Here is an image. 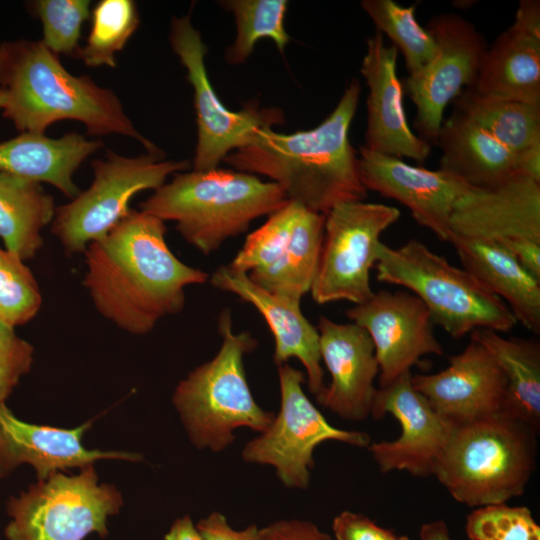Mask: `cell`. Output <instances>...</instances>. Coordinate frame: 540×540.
Instances as JSON below:
<instances>
[{"label": "cell", "instance_id": "obj_1", "mask_svg": "<svg viewBox=\"0 0 540 540\" xmlns=\"http://www.w3.org/2000/svg\"><path fill=\"white\" fill-rule=\"evenodd\" d=\"M165 235V222L130 210L84 252V285L93 304L131 334H147L163 318L181 312L186 288L208 280V273L173 254Z\"/></svg>", "mask_w": 540, "mask_h": 540}, {"label": "cell", "instance_id": "obj_2", "mask_svg": "<svg viewBox=\"0 0 540 540\" xmlns=\"http://www.w3.org/2000/svg\"><path fill=\"white\" fill-rule=\"evenodd\" d=\"M361 85L352 79L333 111L316 127L289 134L267 127L223 160L232 169L262 175L287 198L326 215L335 206L367 196L359 158L349 140Z\"/></svg>", "mask_w": 540, "mask_h": 540}, {"label": "cell", "instance_id": "obj_3", "mask_svg": "<svg viewBox=\"0 0 540 540\" xmlns=\"http://www.w3.org/2000/svg\"><path fill=\"white\" fill-rule=\"evenodd\" d=\"M3 47V117L21 133L45 134L57 121L76 120L89 134L128 136L148 153H163L135 128L112 90L87 75L69 73L41 40L4 42Z\"/></svg>", "mask_w": 540, "mask_h": 540}, {"label": "cell", "instance_id": "obj_4", "mask_svg": "<svg viewBox=\"0 0 540 540\" xmlns=\"http://www.w3.org/2000/svg\"><path fill=\"white\" fill-rule=\"evenodd\" d=\"M288 198L271 181L234 169L179 172L143 203L141 211L175 222L183 239L205 255L282 208Z\"/></svg>", "mask_w": 540, "mask_h": 540}, {"label": "cell", "instance_id": "obj_5", "mask_svg": "<svg viewBox=\"0 0 540 540\" xmlns=\"http://www.w3.org/2000/svg\"><path fill=\"white\" fill-rule=\"evenodd\" d=\"M533 427L510 413L455 423L434 476L469 507L521 496L537 459Z\"/></svg>", "mask_w": 540, "mask_h": 540}, {"label": "cell", "instance_id": "obj_6", "mask_svg": "<svg viewBox=\"0 0 540 540\" xmlns=\"http://www.w3.org/2000/svg\"><path fill=\"white\" fill-rule=\"evenodd\" d=\"M218 330L222 342L217 354L191 371L173 394L191 442L215 452L234 441L236 428L262 433L275 417L257 404L246 379L244 356L257 341L249 332H234L229 309L221 312Z\"/></svg>", "mask_w": 540, "mask_h": 540}, {"label": "cell", "instance_id": "obj_7", "mask_svg": "<svg viewBox=\"0 0 540 540\" xmlns=\"http://www.w3.org/2000/svg\"><path fill=\"white\" fill-rule=\"evenodd\" d=\"M375 266L378 281L408 289L426 306L434 325L454 338L479 328L508 332L517 324L508 306L476 277L419 240L398 248L381 242Z\"/></svg>", "mask_w": 540, "mask_h": 540}, {"label": "cell", "instance_id": "obj_8", "mask_svg": "<svg viewBox=\"0 0 540 540\" xmlns=\"http://www.w3.org/2000/svg\"><path fill=\"white\" fill-rule=\"evenodd\" d=\"M164 153L135 157L111 150L104 159L92 162L93 182L70 202L56 207L51 232L68 255L84 253L87 246L103 238L131 210L130 200L138 192L166 183L167 178L190 167L187 160H165Z\"/></svg>", "mask_w": 540, "mask_h": 540}, {"label": "cell", "instance_id": "obj_9", "mask_svg": "<svg viewBox=\"0 0 540 540\" xmlns=\"http://www.w3.org/2000/svg\"><path fill=\"white\" fill-rule=\"evenodd\" d=\"M122 504L114 486L98 483L93 465L73 476L54 472L10 497L5 535L8 540H84L93 532L105 537L108 517Z\"/></svg>", "mask_w": 540, "mask_h": 540}, {"label": "cell", "instance_id": "obj_10", "mask_svg": "<svg viewBox=\"0 0 540 540\" xmlns=\"http://www.w3.org/2000/svg\"><path fill=\"white\" fill-rule=\"evenodd\" d=\"M401 213L382 203H341L325 215L324 239L310 293L317 304L367 301L373 290L370 271L378 257L380 237Z\"/></svg>", "mask_w": 540, "mask_h": 540}, {"label": "cell", "instance_id": "obj_11", "mask_svg": "<svg viewBox=\"0 0 540 540\" xmlns=\"http://www.w3.org/2000/svg\"><path fill=\"white\" fill-rule=\"evenodd\" d=\"M169 42L193 88L197 124L193 170L217 168L229 153L249 144L257 130L285 122L279 108L260 107L254 100L239 111L223 105L208 77L207 45L193 26L190 14L172 18Z\"/></svg>", "mask_w": 540, "mask_h": 540}, {"label": "cell", "instance_id": "obj_12", "mask_svg": "<svg viewBox=\"0 0 540 540\" xmlns=\"http://www.w3.org/2000/svg\"><path fill=\"white\" fill-rule=\"evenodd\" d=\"M278 376L280 412L267 430L245 445L242 457L248 463L273 466L286 487L305 489L320 443L333 440L368 447L370 436L330 425L305 394L300 370L285 363L278 366Z\"/></svg>", "mask_w": 540, "mask_h": 540}, {"label": "cell", "instance_id": "obj_13", "mask_svg": "<svg viewBox=\"0 0 540 540\" xmlns=\"http://www.w3.org/2000/svg\"><path fill=\"white\" fill-rule=\"evenodd\" d=\"M426 29L435 40L436 53L405 78L403 90L416 108L417 135L437 145L446 106L474 84L488 44L471 21L454 13L434 16Z\"/></svg>", "mask_w": 540, "mask_h": 540}, {"label": "cell", "instance_id": "obj_14", "mask_svg": "<svg viewBox=\"0 0 540 540\" xmlns=\"http://www.w3.org/2000/svg\"><path fill=\"white\" fill-rule=\"evenodd\" d=\"M411 371L377 389L371 415L392 414L400 424V436L368 446L382 473L407 471L414 476L435 474L455 423L437 413L411 381Z\"/></svg>", "mask_w": 540, "mask_h": 540}, {"label": "cell", "instance_id": "obj_15", "mask_svg": "<svg viewBox=\"0 0 540 540\" xmlns=\"http://www.w3.org/2000/svg\"><path fill=\"white\" fill-rule=\"evenodd\" d=\"M346 315L369 334L379 365V385L385 387L425 355H443L434 323L422 301L409 291L381 290L354 305Z\"/></svg>", "mask_w": 540, "mask_h": 540}, {"label": "cell", "instance_id": "obj_16", "mask_svg": "<svg viewBox=\"0 0 540 540\" xmlns=\"http://www.w3.org/2000/svg\"><path fill=\"white\" fill-rule=\"evenodd\" d=\"M450 228L453 237L496 242L512 254L540 244V182L513 175L496 186L471 188L455 203Z\"/></svg>", "mask_w": 540, "mask_h": 540}, {"label": "cell", "instance_id": "obj_17", "mask_svg": "<svg viewBox=\"0 0 540 540\" xmlns=\"http://www.w3.org/2000/svg\"><path fill=\"white\" fill-rule=\"evenodd\" d=\"M359 173L366 190L407 207L415 221L450 242V218L457 200L472 187L441 169L413 166L402 159L360 147Z\"/></svg>", "mask_w": 540, "mask_h": 540}, {"label": "cell", "instance_id": "obj_18", "mask_svg": "<svg viewBox=\"0 0 540 540\" xmlns=\"http://www.w3.org/2000/svg\"><path fill=\"white\" fill-rule=\"evenodd\" d=\"M412 385L440 415L462 423L508 413L506 377L479 343L449 358V365L433 374H412Z\"/></svg>", "mask_w": 540, "mask_h": 540}, {"label": "cell", "instance_id": "obj_19", "mask_svg": "<svg viewBox=\"0 0 540 540\" xmlns=\"http://www.w3.org/2000/svg\"><path fill=\"white\" fill-rule=\"evenodd\" d=\"M398 51L387 46L384 36L375 31L366 40V53L360 73L368 87L366 149L402 159L423 163L431 145L409 126L403 104V84L397 75Z\"/></svg>", "mask_w": 540, "mask_h": 540}, {"label": "cell", "instance_id": "obj_20", "mask_svg": "<svg viewBox=\"0 0 540 540\" xmlns=\"http://www.w3.org/2000/svg\"><path fill=\"white\" fill-rule=\"evenodd\" d=\"M319 348L331 383L316 395L317 401L338 416L361 421L371 415L379 374L373 342L355 323H338L321 316Z\"/></svg>", "mask_w": 540, "mask_h": 540}, {"label": "cell", "instance_id": "obj_21", "mask_svg": "<svg viewBox=\"0 0 540 540\" xmlns=\"http://www.w3.org/2000/svg\"><path fill=\"white\" fill-rule=\"evenodd\" d=\"M90 427L91 422L74 429L27 423L18 419L5 402H0V478L24 463L33 466L38 481H43L51 473L82 469L99 459H142L136 453L87 449L82 438Z\"/></svg>", "mask_w": 540, "mask_h": 540}, {"label": "cell", "instance_id": "obj_22", "mask_svg": "<svg viewBox=\"0 0 540 540\" xmlns=\"http://www.w3.org/2000/svg\"><path fill=\"white\" fill-rule=\"evenodd\" d=\"M211 284L254 306L265 319L275 341L277 366L297 358L305 367L309 391L315 396L324 388L319 333L300 309V302L272 294L253 283L245 272L229 265L218 267Z\"/></svg>", "mask_w": 540, "mask_h": 540}, {"label": "cell", "instance_id": "obj_23", "mask_svg": "<svg viewBox=\"0 0 540 540\" xmlns=\"http://www.w3.org/2000/svg\"><path fill=\"white\" fill-rule=\"evenodd\" d=\"M464 267L510 309L517 323L540 334V279L504 246L453 237L450 242Z\"/></svg>", "mask_w": 540, "mask_h": 540}, {"label": "cell", "instance_id": "obj_24", "mask_svg": "<svg viewBox=\"0 0 540 540\" xmlns=\"http://www.w3.org/2000/svg\"><path fill=\"white\" fill-rule=\"evenodd\" d=\"M101 147L102 142L89 140L76 132L60 138L21 133L0 142V171L46 182L73 199L81 192L73 181L74 173Z\"/></svg>", "mask_w": 540, "mask_h": 540}, {"label": "cell", "instance_id": "obj_25", "mask_svg": "<svg viewBox=\"0 0 540 540\" xmlns=\"http://www.w3.org/2000/svg\"><path fill=\"white\" fill-rule=\"evenodd\" d=\"M437 145L442 150L439 169L472 188L496 186L515 175V153L456 108L443 120Z\"/></svg>", "mask_w": 540, "mask_h": 540}, {"label": "cell", "instance_id": "obj_26", "mask_svg": "<svg viewBox=\"0 0 540 540\" xmlns=\"http://www.w3.org/2000/svg\"><path fill=\"white\" fill-rule=\"evenodd\" d=\"M471 88L484 96L540 105V36L512 24L488 46Z\"/></svg>", "mask_w": 540, "mask_h": 540}, {"label": "cell", "instance_id": "obj_27", "mask_svg": "<svg viewBox=\"0 0 540 540\" xmlns=\"http://www.w3.org/2000/svg\"><path fill=\"white\" fill-rule=\"evenodd\" d=\"M53 197L41 183L0 171V238L23 261L42 247V229L53 221Z\"/></svg>", "mask_w": 540, "mask_h": 540}, {"label": "cell", "instance_id": "obj_28", "mask_svg": "<svg viewBox=\"0 0 540 540\" xmlns=\"http://www.w3.org/2000/svg\"><path fill=\"white\" fill-rule=\"evenodd\" d=\"M470 339L481 344L503 371L508 386V413L539 432L540 426V344L534 339L503 337L479 328Z\"/></svg>", "mask_w": 540, "mask_h": 540}, {"label": "cell", "instance_id": "obj_29", "mask_svg": "<svg viewBox=\"0 0 540 540\" xmlns=\"http://www.w3.org/2000/svg\"><path fill=\"white\" fill-rule=\"evenodd\" d=\"M325 215L301 207L291 230L289 242L269 269L249 277L264 290L301 302L310 292L319 264Z\"/></svg>", "mask_w": 540, "mask_h": 540}, {"label": "cell", "instance_id": "obj_30", "mask_svg": "<svg viewBox=\"0 0 540 540\" xmlns=\"http://www.w3.org/2000/svg\"><path fill=\"white\" fill-rule=\"evenodd\" d=\"M454 108L513 153L540 141V105L484 96L468 87L454 100Z\"/></svg>", "mask_w": 540, "mask_h": 540}, {"label": "cell", "instance_id": "obj_31", "mask_svg": "<svg viewBox=\"0 0 540 540\" xmlns=\"http://www.w3.org/2000/svg\"><path fill=\"white\" fill-rule=\"evenodd\" d=\"M220 4L232 12L236 24L235 39L224 54L227 63H244L263 38L271 39L279 52L284 53L290 41L284 24L288 1L226 0Z\"/></svg>", "mask_w": 540, "mask_h": 540}, {"label": "cell", "instance_id": "obj_32", "mask_svg": "<svg viewBox=\"0 0 540 540\" xmlns=\"http://www.w3.org/2000/svg\"><path fill=\"white\" fill-rule=\"evenodd\" d=\"M360 6L376 31L387 36L404 57L408 75L420 70L436 53L437 46L417 18V3L402 6L393 0H362Z\"/></svg>", "mask_w": 540, "mask_h": 540}, {"label": "cell", "instance_id": "obj_33", "mask_svg": "<svg viewBox=\"0 0 540 540\" xmlns=\"http://www.w3.org/2000/svg\"><path fill=\"white\" fill-rule=\"evenodd\" d=\"M140 23L137 5L132 0H101L92 10L91 29L77 56L87 66L116 67L121 51Z\"/></svg>", "mask_w": 540, "mask_h": 540}, {"label": "cell", "instance_id": "obj_34", "mask_svg": "<svg viewBox=\"0 0 540 540\" xmlns=\"http://www.w3.org/2000/svg\"><path fill=\"white\" fill-rule=\"evenodd\" d=\"M302 205L288 200L279 210L250 233L242 248L228 265L248 276L257 275L273 266L284 252L293 223Z\"/></svg>", "mask_w": 540, "mask_h": 540}, {"label": "cell", "instance_id": "obj_35", "mask_svg": "<svg viewBox=\"0 0 540 540\" xmlns=\"http://www.w3.org/2000/svg\"><path fill=\"white\" fill-rule=\"evenodd\" d=\"M42 296L38 283L24 261L0 247V320L16 327L39 312Z\"/></svg>", "mask_w": 540, "mask_h": 540}, {"label": "cell", "instance_id": "obj_36", "mask_svg": "<svg viewBox=\"0 0 540 540\" xmlns=\"http://www.w3.org/2000/svg\"><path fill=\"white\" fill-rule=\"evenodd\" d=\"M89 0H38L33 10L42 24L41 42L57 56H76L83 23L90 17Z\"/></svg>", "mask_w": 540, "mask_h": 540}, {"label": "cell", "instance_id": "obj_37", "mask_svg": "<svg viewBox=\"0 0 540 540\" xmlns=\"http://www.w3.org/2000/svg\"><path fill=\"white\" fill-rule=\"evenodd\" d=\"M470 540H540V527L529 508L506 503L478 507L466 518Z\"/></svg>", "mask_w": 540, "mask_h": 540}, {"label": "cell", "instance_id": "obj_38", "mask_svg": "<svg viewBox=\"0 0 540 540\" xmlns=\"http://www.w3.org/2000/svg\"><path fill=\"white\" fill-rule=\"evenodd\" d=\"M33 346L0 320V402H5L33 363Z\"/></svg>", "mask_w": 540, "mask_h": 540}, {"label": "cell", "instance_id": "obj_39", "mask_svg": "<svg viewBox=\"0 0 540 540\" xmlns=\"http://www.w3.org/2000/svg\"><path fill=\"white\" fill-rule=\"evenodd\" d=\"M336 540H398L392 531L382 528L361 513L343 511L332 523Z\"/></svg>", "mask_w": 540, "mask_h": 540}, {"label": "cell", "instance_id": "obj_40", "mask_svg": "<svg viewBox=\"0 0 540 540\" xmlns=\"http://www.w3.org/2000/svg\"><path fill=\"white\" fill-rule=\"evenodd\" d=\"M263 540H333L307 520H279L261 528Z\"/></svg>", "mask_w": 540, "mask_h": 540}, {"label": "cell", "instance_id": "obj_41", "mask_svg": "<svg viewBox=\"0 0 540 540\" xmlns=\"http://www.w3.org/2000/svg\"><path fill=\"white\" fill-rule=\"evenodd\" d=\"M204 540H263L261 528L252 524L243 530H234L220 512H212L197 523Z\"/></svg>", "mask_w": 540, "mask_h": 540}, {"label": "cell", "instance_id": "obj_42", "mask_svg": "<svg viewBox=\"0 0 540 540\" xmlns=\"http://www.w3.org/2000/svg\"><path fill=\"white\" fill-rule=\"evenodd\" d=\"M514 173L540 182V141L515 153Z\"/></svg>", "mask_w": 540, "mask_h": 540}, {"label": "cell", "instance_id": "obj_43", "mask_svg": "<svg viewBox=\"0 0 540 540\" xmlns=\"http://www.w3.org/2000/svg\"><path fill=\"white\" fill-rule=\"evenodd\" d=\"M164 540H204L189 516L177 519L171 526Z\"/></svg>", "mask_w": 540, "mask_h": 540}, {"label": "cell", "instance_id": "obj_44", "mask_svg": "<svg viewBox=\"0 0 540 540\" xmlns=\"http://www.w3.org/2000/svg\"><path fill=\"white\" fill-rule=\"evenodd\" d=\"M421 540H452L449 528L443 520H434L421 526Z\"/></svg>", "mask_w": 540, "mask_h": 540}, {"label": "cell", "instance_id": "obj_45", "mask_svg": "<svg viewBox=\"0 0 540 540\" xmlns=\"http://www.w3.org/2000/svg\"><path fill=\"white\" fill-rule=\"evenodd\" d=\"M4 65H5V52H4L3 43H0V88L3 82Z\"/></svg>", "mask_w": 540, "mask_h": 540}, {"label": "cell", "instance_id": "obj_46", "mask_svg": "<svg viewBox=\"0 0 540 540\" xmlns=\"http://www.w3.org/2000/svg\"><path fill=\"white\" fill-rule=\"evenodd\" d=\"M7 95L3 88H0V109H3L6 105Z\"/></svg>", "mask_w": 540, "mask_h": 540}, {"label": "cell", "instance_id": "obj_47", "mask_svg": "<svg viewBox=\"0 0 540 540\" xmlns=\"http://www.w3.org/2000/svg\"><path fill=\"white\" fill-rule=\"evenodd\" d=\"M398 540H411V539L405 535H402L398 537Z\"/></svg>", "mask_w": 540, "mask_h": 540}]
</instances>
